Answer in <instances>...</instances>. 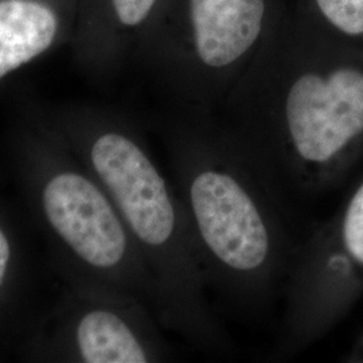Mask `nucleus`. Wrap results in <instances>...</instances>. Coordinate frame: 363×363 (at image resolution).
Returning <instances> with one entry per match:
<instances>
[{
    "label": "nucleus",
    "instance_id": "nucleus-3",
    "mask_svg": "<svg viewBox=\"0 0 363 363\" xmlns=\"http://www.w3.org/2000/svg\"><path fill=\"white\" fill-rule=\"evenodd\" d=\"M91 163L133 237L160 259L169 318L189 339L220 328L181 198L175 196L143 148L121 132H105L91 147Z\"/></svg>",
    "mask_w": 363,
    "mask_h": 363
},
{
    "label": "nucleus",
    "instance_id": "nucleus-4",
    "mask_svg": "<svg viewBox=\"0 0 363 363\" xmlns=\"http://www.w3.org/2000/svg\"><path fill=\"white\" fill-rule=\"evenodd\" d=\"M362 291L363 179L331 220L301 240L284 289V349L323 337Z\"/></svg>",
    "mask_w": 363,
    "mask_h": 363
},
{
    "label": "nucleus",
    "instance_id": "nucleus-2",
    "mask_svg": "<svg viewBox=\"0 0 363 363\" xmlns=\"http://www.w3.org/2000/svg\"><path fill=\"white\" fill-rule=\"evenodd\" d=\"M182 205L208 289L257 312L286 289L303 237L295 211L274 193L210 115L175 144Z\"/></svg>",
    "mask_w": 363,
    "mask_h": 363
},
{
    "label": "nucleus",
    "instance_id": "nucleus-8",
    "mask_svg": "<svg viewBox=\"0 0 363 363\" xmlns=\"http://www.w3.org/2000/svg\"><path fill=\"white\" fill-rule=\"evenodd\" d=\"M78 346L88 363H145L150 354L130 323L118 313L96 310L86 313L77 330Z\"/></svg>",
    "mask_w": 363,
    "mask_h": 363
},
{
    "label": "nucleus",
    "instance_id": "nucleus-7",
    "mask_svg": "<svg viewBox=\"0 0 363 363\" xmlns=\"http://www.w3.org/2000/svg\"><path fill=\"white\" fill-rule=\"evenodd\" d=\"M57 30V15L46 4L0 0V78L46 52Z\"/></svg>",
    "mask_w": 363,
    "mask_h": 363
},
{
    "label": "nucleus",
    "instance_id": "nucleus-12",
    "mask_svg": "<svg viewBox=\"0 0 363 363\" xmlns=\"http://www.w3.org/2000/svg\"><path fill=\"white\" fill-rule=\"evenodd\" d=\"M362 350H363V347H362Z\"/></svg>",
    "mask_w": 363,
    "mask_h": 363
},
{
    "label": "nucleus",
    "instance_id": "nucleus-5",
    "mask_svg": "<svg viewBox=\"0 0 363 363\" xmlns=\"http://www.w3.org/2000/svg\"><path fill=\"white\" fill-rule=\"evenodd\" d=\"M271 0H186L181 81L193 113L223 101L262 50Z\"/></svg>",
    "mask_w": 363,
    "mask_h": 363
},
{
    "label": "nucleus",
    "instance_id": "nucleus-11",
    "mask_svg": "<svg viewBox=\"0 0 363 363\" xmlns=\"http://www.w3.org/2000/svg\"><path fill=\"white\" fill-rule=\"evenodd\" d=\"M9 259H10V247L6 235L0 230V281L6 273Z\"/></svg>",
    "mask_w": 363,
    "mask_h": 363
},
{
    "label": "nucleus",
    "instance_id": "nucleus-9",
    "mask_svg": "<svg viewBox=\"0 0 363 363\" xmlns=\"http://www.w3.org/2000/svg\"><path fill=\"white\" fill-rule=\"evenodd\" d=\"M315 27L363 49V0H308Z\"/></svg>",
    "mask_w": 363,
    "mask_h": 363
},
{
    "label": "nucleus",
    "instance_id": "nucleus-10",
    "mask_svg": "<svg viewBox=\"0 0 363 363\" xmlns=\"http://www.w3.org/2000/svg\"><path fill=\"white\" fill-rule=\"evenodd\" d=\"M159 0H111L117 21L125 27H138L154 11Z\"/></svg>",
    "mask_w": 363,
    "mask_h": 363
},
{
    "label": "nucleus",
    "instance_id": "nucleus-6",
    "mask_svg": "<svg viewBox=\"0 0 363 363\" xmlns=\"http://www.w3.org/2000/svg\"><path fill=\"white\" fill-rule=\"evenodd\" d=\"M43 206L52 228L91 267L116 269L128 256V235L116 210L99 187L77 174L55 177Z\"/></svg>",
    "mask_w": 363,
    "mask_h": 363
},
{
    "label": "nucleus",
    "instance_id": "nucleus-1",
    "mask_svg": "<svg viewBox=\"0 0 363 363\" xmlns=\"http://www.w3.org/2000/svg\"><path fill=\"white\" fill-rule=\"evenodd\" d=\"M315 33L304 49H262L217 123L294 211L363 154V49Z\"/></svg>",
    "mask_w": 363,
    "mask_h": 363
}]
</instances>
